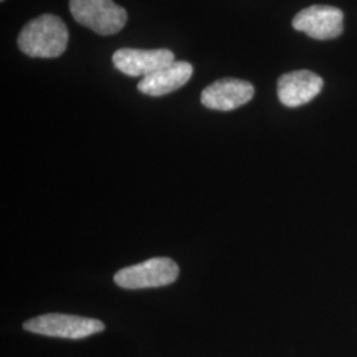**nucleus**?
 <instances>
[{
  "label": "nucleus",
  "instance_id": "nucleus-1",
  "mask_svg": "<svg viewBox=\"0 0 357 357\" xmlns=\"http://www.w3.org/2000/svg\"><path fill=\"white\" fill-rule=\"evenodd\" d=\"M69 31L64 22L54 15H41L23 26L17 45L29 57L53 59L64 53Z\"/></svg>",
  "mask_w": 357,
  "mask_h": 357
},
{
  "label": "nucleus",
  "instance_id": "nucleus-2",
  "mask_svg": "<svg viewBox=\"0 0 357 357\" xmlns=\"http://www.w3.org/2000/svg\"><path fill=\"white\" fill-rule=\"evenodd\" d=\"M69 10L77 23L98 35H114L128 22V13L113 0H70Z\"/></svg>",
  "mask_w": 357,
  "mask_h": 357
},
{
  "label": "nucleus",
  "instance_id": "nucleus-3",
  "mask_svg": "<svg viewBox=\"0 0 357 357\" xmlns=\"http://www.w3.org/2000/svg\"><path fill=\"white\" fill-rule=\"evenodd\" d=\"M178 266L167 257L150 258L138 265L121 268L114 275V282L122 289L139 290L162 287L178 280Z\"/></svg>",
  "mask_w": 357,
  "mask_h": 357
},
{
  "label": "nucleus",
  "instance_id": "nucleus-4",
  "mask_svg": "<svg viewBox=\"0 0 357 357\" xmlns=\"http://www.w3.org/2000/svg\"><path fill=\"white\" fill-rule=\"evenodd\" d=\"M23 328L32 333L63 339H84L105 330L101 320L68 314H47L26 320Z\"/></svg>",
  "mask_w": 357,
  "mask_h": 357
},
{
  "label": "nucleus",
  "instance_id": "nucleus-5",
  "mask_svg": "<svg viewBox=\"0 0 357 357\" xmlns=\"http://www.w3.org/2000/svg\"><path fill=\"white\" fill-rule=\"evenodd\" d=\"M293 26L315 40H331L342 35L344 15L331 6H311L296 13Z\"/></svg>",
  "mask_w": 357,
  "mask_h": 357
},
{
  "label": "nucleus",
  "instance_id": "nucleus-6",
  "mask_svg": "<svg viewBox=\"0 0 357 357\" xmlns=\"http://www.w3.org/2000/svg\"><path fill=\"white\" fill-rule=\"evenodd\" d=\"M255 96L250 82L237 78H222L206 86L202 93V103L205 107L230 112L249 102Z\"/></svg>",
  "mask_w": 357,
  "mask_h": 357
},
{
  "label": "nucleus",
  "instance_id": "nucleus-7",
  "mask_svg": "<svg viewBox=\"0 0 357 357\" xmlns=\"http://www.w3.org/2000/svg\"><path fill=\"white\" fill-rule=\"evenodd\" d=\"M175 63L174 53L168 50H132L122 48L113 54V64L123 75L146 77Z\"/></svg>",
  "mask_w": 357,
  "mask_h": 357
},
{
  "label": "nucleus",
  "instance_id": "nucleus-8",
  "mask_svg": "<svg viewBox=\"0 0 357 357\" xmlns=\"http://www.w3.org/2000/svg\"><path fill=\"white\" fill-rule=\"evenodd\" d=\"M323 85L321 77L310 70L290 72L278 79V98L287 107H298L312 101Z\"/></svg>",
  "mask_w": 357,
  "mask_h": 357
},
{
  "label": "nucleus",
  "instance_id": "nucleus-9",
  "mask_svg": "<svg viewBox=\"0 0 357 357\" xmlns=\"http://www.w3.org/2000/svg\"><path fill=\"white\" fill-rule=\"evenodd\" d=\"M193 75V66L187 61H175L165 68L143 77L138 90L151 97L166 96L183 88Z\"/></svg>",
  "mask_w": 357,
  "mask_h": 357
},
{
  "label": "nucleus",
  "instance_id": "nucleus-10",
  "mask_svg": "<svg viewBox=\"0 0 357 357\" xmlns=\"http://www.w3.org/2000/svg\"><path fill=\"white\" fill-rule=\"evenodd\" d=\"M1 1H3V0H1Z\"/></svg>",
  "mask_w": 357,
  "mask_h": 357
}]
</instances>
